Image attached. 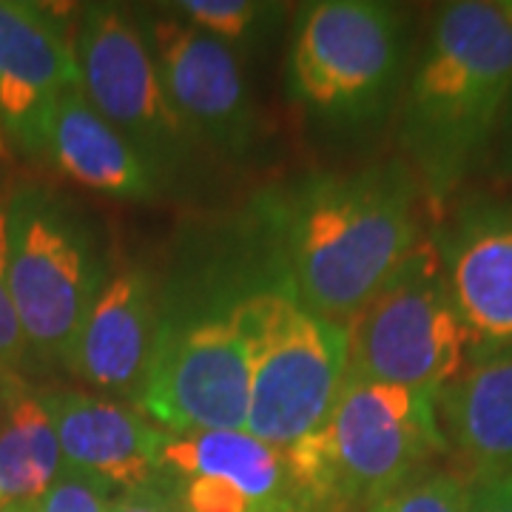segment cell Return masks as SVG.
Wrapping results in <instances>:
<instances>
[{"mask_svg":"<svg viewBox=\"0 0 512 512\" xmlns=\"http://www.w3.org/2000/svg\"><path fill=\"white\" fill-rule=\"evenodd\" d=\"M419 245V185L402 163L311 180L285 208L293 293L342 325Z\"/></svg>","mask_w":512,"mask_h":512,"instance_id":"1","label":"cell"},{"mask_svg":"<svg viewBox=\"0 0 512 512\" xmlns=\"http://www.w3.org/2000/svg\"><path fill=\"white\" fill-rule=\"evenodd\" d=\"M512 94V0L444 3L402 111V143L433 200L484 157Z\"/></svg>","mask_w":512,"mask_h":512,"instance_id":"2","label":"cell"},{"mask_svg":"<svg viewBox=\"0 0 512 512\" xmlns=\"http://www.w3.org/2000/svg\"><path fill=\"white\" fill-rule=\"evenodd\" d=\"M447 447L439 393L345 382L325 421L288 456L316 510L365 512Z\"/></svg>","mask_w":512,"mask_h":512,"instance_id":"3","label":"cell"},{"mask_svg":"<svg viewBox=\"0 0 512 512\" xmlns=\"http://www.w3.org/2000/svg\"><path fill=\"white\" fill-rule=\"evenodd\" d=\"M6 285L32 359L69 367L109 271L92 222L46 185H20L3 208Z\"/></svg>","mask_w":512,"mask_h":512,"instance_id":"4","label":"cell"},{"mask_svg":"<svg viewBox=\"0 0 512 512\" xmlns=\"http://www.w3.org/2000/svg\"><path fill=\"white\" fill-rule=\"evenodd\" d=\"M254 328L245 433L291 450L325 421L345 384L348 328L313 313L291 285L248 296Z\"/></svg>","mask_w":512,"mask_h":512,"instance_id":"5","label":"cell"},{"mask_svg":"<svg viewBox=\"0 0 512 512\" xmlns=\"http://www.w3.org/2000/svg\"><path fill=\"white\" fill-rule=\"evenodd\" d=\"M345 328V382L441 393L470 359L467 330L441 271L439 245L427 239Z\"/></svg>","mask_w":512,"mask_h":512,"instance_id":"6","label":"cell"},{"mask_svg":"<svg viewBox=\"0 0 512 512\" xmlns=\"http://www.w3.org/2000/svg\"><path fill=\"white\" fill-rule=\"evenodd\" d=\"M254 328L248 296L163 319L134 410L165 433L245 430Z\"/></svg>","mask_w":512,"mask_h":512,"instance_id":"7","label":"cell"},{"mask_svg":"<svg viewBox=\"0 0 512 512\" xmlns=\"http://www.w3.org/2000/svg\"><path fill=\"white\" fill-rule=\"evenodd\" d=\"M404 63V23L376 0H322L299 12L291 92L325 120L362 123L393 100Z\"/></svg>","mask_w":512,"mask_h":512,"instance_id":"8","label":"cell"},{"mask_svg":"<svg viewBox=\"0 0 512 512\" xmlns=\"http://www.w3.org/2000/svg\"><path fill=\"white\" fill-rule=\"evenodd\" d=\"M74 55L83 97L165 183L185 160L191 134L165 97L143 26L123 6L89 3L80 12Z\"/></svg>","mask_w":512,"mask_h":512,"instance_id":"9","label":"cell"},{"mask_svg":"<svg viewBox=\"0 0 512 512\" xmlns=\"http://www.w3.org/2000/svg\"><path fill=\"white\" fill-rule=\"evenodd\" d=\"M157 493L177 512H316L288 450L245 430L168 433Z\"/></svg>","mask_w":512,"mask_h":512,"instance_id":"10","label":"cell"},{"mask_svg":"<svg viewBox=\"0 0 512 512\" xmlns=\"http://www.w3.org/2000/svg\"><path fill=\"white\" fill-rule=\"evenodd\" d=\"M146 40L165 97L188 134L239 154L254 137V103L237 52L174 12H151Z\"/></svg>","mask_w":512,"mask_h":512,"instance_id":"11","label":"cell"},{"mask_svg":"<svg viewBox=\"0 0 512 512\" xmlns=\"http://www.w3.org/2000/svg\"><path fill=\"white\" fill-rule=\"evenodd\" d=\"M80 89L74 37L40 3L0 0V131L43 157L60 97Z\"/></svg>","mask_w":512,"mask_h":512,"instance_id":"12","label":"cell"},{"mask_svg":"<svg viewBox=\"0 0 512 512\" xmlns=\"http://www.w3.org/2000/svg\"><path fill=\"white\" fill-rule=\"evenodd\" d=\"M63 467L97 481L109 495L157 490L168 433L117 399L74 387H43Z\"/></svg>","mask_w":512,"mask_h":512,"instance_id":"13","label":"cell"},{"mask_svg":"<svg viewBox=\"0 0 512 512\" xmlns=\"http://www.w3.org/2000/svg\"><path fill=\"white\" fill-rule=\"evenodd\" d=\"M439 256L470 359L512 353V205L464 211Z\"/></svg>","mask_w":512,"mask_h":512,"instance_id":"14","label":"cell"},{"mask_svg":"<svg viewBox=\"0 0 512 512\" xmlns=\"http://www.w3.org/2000/svg\"><path fill=\"white\" fill-rule=\"evenodd\" d=\"M160 322L157 293L146 271L123 268L109 274L80 325L66 370L100 396L134 402L146 382Z\"/></svg>","mask_w":512,"mask_h":512,"instance_id":"15","label":"cell"},{"mask_svg":"<svg viewBox=\"0 0 512 512\" xmlns=\"http://www.w3.org/2000/svg\"><path fill=\"white\" fill-rule=\"evenodd\" d=\"M46 157L72 183L111 200L148 202L163 188L143 157L92 109L80 89L60 97Z\"/></svg>","mask_w":512,"mask_h":512,"instance_id":"16","label":"cell"},{"mask_svg":"<svg viewBox=\"0 0 512 512\" xmlns=\"http://www.w3.org/2000/svg\"><path fill=\"white\" fill-rule=\"evenodd\" d=\"M439 419L476 476H512V353L476 362L447 384Z\"/></svg>","mask_w":512,"mask_h":512,"instance_id":"17","label":"cell"},{"mask_svg":"<svg viewBox=\"0 0 512 512\" xmlns=\"http://www.w3.org/2000/svg\"><path fill=\"white\" fill-rule=\"evenodd\" d=\"M63 470L40 390L23 376L0 373V512L37 501Z\"/></svg>","mask_w":512,"mask_h":512,"instance_id":"18","label":"cell"},{"mask_svg":"<svg viewBox=\"0 0 512 512\" xmlns=\"http://www.w3.org/2000/svg\"><path fill=\"white\" fill-rule=\"evenodd\" d=\"M282 6L256 3V0H180L171 12L205 35L217 37L234 49L248 37L262 35L265 23L279 15Z\"/></svg>","mask_w":512,"mask_h":512,"instance_id":"19","label":"cell"},{"mask_svg":"<svg viewBox=\"0 0 512 512\" xmlns=\"http://www.w3.org/2000/svg\"><path fill=\"white\" fill-rule=\"evenodd\" d=\"M470 481L450 470L421 473L404 487L370 504L365 512H467Z\"/></svg>","mask_w":512,"mask_h":512,"instance_id":"20","label":"cell"},{"mask_svg":"<svg viewBox=\"0 0 512 512\" xmlns=\"http://www.w3.org/2000/svg\"><path fill=\"white\" fill-rule=\"evenodd\" d=\"M111 495L97 481L63 470L55 484L20 512H109Z\"/></svg>","mask_w":512,"mask_h":512,"instance_id":"21","label":"cell"},{"mask_svg":"<svg viewBox=\"0 0 512 512\" xmlns=\"http://www.w3.org/2000/svg\"><path fill=\"white\" fill-rule=\"evenodd\" d=\"M35 365L32 350L20 328L18 311L12 305L9 285H6V217L0 211V373L23 376V370Z\"/></svg>","mask_w":512,"mask_h":512,"instance_id":"22","label":"cell"},{"mask_svg":"<svg viewBox=\"0 0 512 512\" xmlns=\"http://www.w3.org/2000/svg\"><path fill=\"white\" fill-rule=\"evenodd\" d=\"M467 512H512V476H476Z\"/></svg>","mask_w":512,"mask_h":512,"instance_id":"23","label":"cell"},{"mask_svg":"<svg viewBox=\"0 0 512 512\" xmlns=\"http://www.w3.org/2000/svg\"><path fill=\"white\" fill-rule=\"evenodd\" d=\"M109 512H177V507L157 490H137V493L114 495Z\"/></svg>","mask_w":512,"mask_h":512,"instance_id":"24","label":"cell"},{"mask_svg":"<svg viewBox=\"0 0 512 512\" xmlns=\"http://www.w3.org/2000/svg\"><path fill=\"white\" fill-rule=\"evenodd\" d=\"M507 160H510V174H512V94L510 103H507Z\"/></svg>","mask_w":512,"mask_h":512,"instance_id":"25","label":"cell"},{"mask_svg":"<svg viewBox=\"0 0 512 512\" xmlns=\"http://www.w3.org/2000/svg\"><path fill=\"white\" fill-rule=\"evenodd\" d=\"M6 154V137H3V131H0V157Z\"/></svg>","mask_w":512,"mask_h":512,"instance_id":"26","label":"cell"},{"mask_svg":"<svg viewBox=\"0 0 512 512\" xmlns=\"http://www.w3.org/2000/svg\"><path fill=\"white\" fill-rule=\"evenodd\" d=\"M3 512H20V510H18V507H12V510H3Z\"/></svg>","mask_w":512,"mask_h":512,"instance_id":"27","label":"cell"}]
</instances>
